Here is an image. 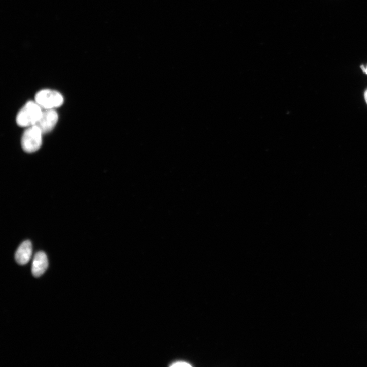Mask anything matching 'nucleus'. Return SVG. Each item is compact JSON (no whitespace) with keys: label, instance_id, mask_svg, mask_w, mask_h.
<instances>
[{"label":"nucleus","instance_id":"nucleus-5","mask_svg":"<svg viewBox=\"0 0 367 367\" xmlns=\"http://www.w3.org/2000/svg\"><path fill=\"white\" fill-rule=\"evenodd\" d=\"M48 260L46 253L43 251L38 252L33 259L32 272L34 276L39 278L45 272L48 267Z\"/></svg>","mask_w":367,"mask_h":367},{"label":"nucleus","instance_id":"nucleus-3","mask_svg":"<svg viewBox=\"0 0 367 367\" xmlns=\"http://www.w3.org/2000/svg\"><path fill=\"white\" fill-rule=\"evenodd\" d=\"M43 134L36 125L28 127L22 137L21 144L24 151L29 153L38 151L42 145Z\"/></svg>","mask_w":367,"mask_h":367},{"label":"nucleus","instance_id":"nucleus-6","mask_svg":"<svg viewBox=\"0 0 367 367\" xmlns=\"http://www.w3.org/2000/svg\"><path fill=\"white\" fill-rule=\"evenodd\" d=\"M32 255V245L30 241H24L19 246L15 254L17 262L25 265L30 260Z\"/></svg>","mask_w":367,"mask_h":367},{"label":"nucleus","instance_id":"nucleus-7","mask_svg":"<svg viewBox=\"0 0 367 367\" xmlns=\"http://www.w3.org/2000/svg\"><path fill=\"white\" fill-rule=\"evenodd\" d=\"M171 366H192V365L185 360H177L172 362L170 364Z\"/></svg>","mask_w":367,"mask_h":367},{"label":"nucleus","instance_id":"nucleus-1","mask_svg":"<svg viewBox=\"0 0 367 367\" xmlns=\"http://www.w3.org/2000/svg\"><path fill=\"white\" fill-rule=\"evenodd\" d=\"M42 113V108L35 101H29L18 114L17 123L22 127L34 126L39 121Z\"/></svg>","mask_w":367,"mask_h":367},{"label":"nucleus","instance_id":"nucleus-9","mask_svg":"<svg viewBox=\"0 0 367 367\" xmlns=\"http://www.w3.org/2000/svg\"><path fill=\"white\" fill-rule=\"evenodd\" d=\"M363 71L367 74V67L365 68L363 66L361 67Z\"/></svg>","mask_w":367,"mask_h":367},{"label":"nucleus","instance_id":"nucleus-8","mask_svg":"<svg viewBox=\"0 0 367 367\" xmlns=\"http://www.w3.org/2000/svg\"><path fill=\"white\" fill-rule=\"evenodd\" d=\"M364 99H365V102L367 104V90L365 91V93H364Z\"/></svg>","mask_w":367,"mask_h":367},{"label":"nucleus","instance_id":"nucleus-2","mask_svg":"<svg viewBox=\"0 0 367 367\" xmlns=\"http://www.w3.org/2000/svg\"><path fill=\"white\" fill-rule=\"evenodd\" d=\"M35 100L44 110L54 109L61 107L64 103L62 95L59 92L50 89H44L38 92Z\"/></svg>","mask_w":367,"mask_h":367},{"label":"nucleus","instance_id":"nucleus-4","mask_svg":"<svg viewBox=\"0 0 367 367\" xmlns=\"http://www.w3.org/2000/svg\"><path fill=\"white\" fill-rule=\"evenodd\" d=\"M58 121V115L54 109L45 110L35 125L43 134L51 132L56 126Z\"/></svg>","mask_w":367,"mask_h":367}]
</instances>
